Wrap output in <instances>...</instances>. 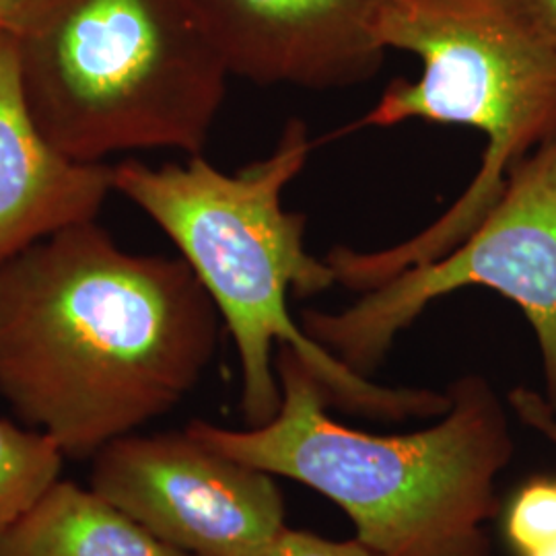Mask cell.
I'll return each instance as SVG.
<instances>
[{
	"instance_id": "cell-9",
	"label": "cell",
	"mask_w": 556,
	"mask_h": 556,
	"mask_svg": "<svg viewBox=\"0 0 556 556\" xmlns=\"http://www.w3.org/2000/svg\"><path fill=\"white\" fill-rule=\"evenodd\" d=\"M114 165L68 160L23 96L17 50L0 34V264L71 225L98 219Z\"/></svg>"
},
{
	"instance_id": "cell-5",
	"label": "cell",
	"mask_w": 556,
	"mask_h": 556,
	"mask_svg": "<svg viewBox=\"0 0 556 556\" xmlns=\"http://www.w3.org/2000/svg\"><path fill=\"white\" fill-rule=\"evenodd\" d=\"M21 85L62 155H202L231 77L190 0H29Z\"/></svg>"
},
{
	"instance_id": "cell-15",
	"label": "cell",
	"mask_w": 556,
	"mask_h": 556,
	"mask_svg": "<svg viewBox=\"0 0 556 556\" xmlns=\"http://www.w3.org/2000/svg\"><path fill=\"white\" fill-rule=\"evenodd\" d=\"M29 0H0V34H13Z\"/></svg>"
},
{
	"instance_id": "cell-8",
	"label": "cell",
	"mask_w": 556,
	"mask_h": 556,
	"mask_svg": "<svg viewBox=\"0 0 556 556\" xmlns=\"http://www.w3.org/2000/svg\"><path fill=\"white\" fill-rule=\"evenodd\" d=\"M231 77L260 87L342 91L369 83L388 52L381 0H190Z\"/></svg>"
},
{
	"instance_id": "cell-14",
	"label": "cell",
	"mask_w": 556,
	"mask_h": 556,
	"mask_svg": "<svg viewBox=\"0 0 556 556\" xmlns=\"http://www.w3.org/2000/svg\"><path fill=\"white\" fill-rule=\"evenodd\" d=\"M509 404L516 410L528 427L536 429L544 438L551 439L556 445V413L553 406L546 402L544 394H538L534 390L516 388L509 392Z\"/></svg>"
},
{
	"instance_id": "cell-16",
	"label": "cell",
	"mask_w": 556,
	"mask_h": 556,
	"mask_svg": "<svg viewBox=\"0 0 556 556\" xmlns=\"http://www.w3.org/2000/svg\"><path fill=\"white\" fill-rule=\"evenodd\" d=\"M540 25L556 41V0H526Z\"/></svg>"
},
{
	"instance_id": "cell-1",
	"label": "cell",
	"mask_w": 556,
	"mask_h": 556,
	"mask_svg": "<svg viewBox=\"0 0 556 556\" xmlns=\"http://www.w3.org/2000/svg\"><path fill=\"white\" fill-rule=\"evenodd\" d=\"M220 324L181 256L71 225L0 264V397L64 457H93L199 386Z\"/></svg>"
},
{
	"instance_id": "cell-13",
	"label": "cell",
	"mask_w": 556,
	"mask_h": 556,
	"mask_svg": "<svg viewBox=\"0 0 556 556\" xmlns=\"http://www.w3.org/2000/svg\"><path fill=\"white\" fill-rule=\"evenodd\" d=\"M264 556H381L355 540L330 538L285 528Z\"/></svg>"
},
{
	"instance_id": "cell-17",
	"label": "cell",
	"mask_w": 556,
	"mask_h": 556,
	"mask_svg": "<svg viewBox=\"0 0 556 556\" xmlns=\"http://www.w3.org/2000/svg\"><path fill=\"white\" fill-rule=\"evenodd\" d=\"M526 556H556V540L555 542H551V544H546V546H542V548H538L534 553H530V555Z\"/></svg>"
},
{
	"instance_id": "cell-2",
	"label": "cell",
	"mask_w": 556,
	"mask_h": 556,
	"mask_svg": "<svg viewBox=\"0 0 556 556\" xmlns=\"http://www.w3.org/2000/svg\"><path fill=\"white\" fill-rule=\"evenodd\" d=\"M314 147L305 119L291 118L273 153L236 174L202 155L160 167L124 160L114 165V192L172 239L213 299L236 342L248 427L278 413L275 355L285 344L318 379L328 406L388 422L439 418L452 404L447 390L394 388L361 376L307 337L289 309V293L316 298L337 287L326 258L305 248V215L282 204Z\"/></svg>"
},
{
	"instance_id": "cell-10",
	"label": "cell",
	"mask_w": 556,
	"mask_h": 556,
	"mask_svg": "<svg viewBox=\"0 0 556 556\" xmlns=\"http://www.w3.org/2000/svg\"><path fill=\"white\" fill-rule=\"evenodd\" d=\"M0 556H190L93 489L56 480L0 538Z\"/></svg>"
},
{
	"instance_id": "cell-12",
	"label": "cell",
	"mask_w": 556,
	"mask_h": 556,
	"mask_svg": "<svg viewBox=\"0 0 556 556\" xmlns=\"http://www.w3.org/2000/svg\"><path fill=\"white\" fill-rule=\"evenodd\" d=\"M505 534L521 556L556 540V478L526 482L507 507Z\"/></svg>"
},
{
	"instance_id": "cell-11",
	"label": "cell",
	"mask_w": 556,
	"mask_h": 556,
	"mask_svg": "<svg viewBox=\"0 0 556 556\" xmlns=\"http://www.w3.org/2000/svg\"><path fill=\"white\" fill-rule=\"evenodd\" d=\"M62 462L48 435L0 418V538L59 480Z\"/></svg>"
},
{
	"instance_id": "cell-7",
	"label": "cell",
	"mask_w": 556,
	"mask_h": 556,
	"mask_svg": "<svg viewBox=\"0 0 556 556\" xmlns=\"http://www.w3.org/2000/svg\"><path fill=\"white\" fill-rule=\"evenodd\" d=\"M91 489L190 556H264L287 528L275 478L186 429L110 441L93 456Z\"/></svg>"
},
{
	"instance_id": "cell-3",
	"label": "cell",
	"mask_w": 556,
	"mask_h": 556,
	"mask_svg": "<svg viewBox=\"0 0 556 556\" xmlns=\"http://www.w3.org/2000/svg\"><path fill=\"white\" fill-rule=\"evenodd\" d=\"M280 406L260 427L192 420L186 431L223 456L330 498L357 540L381 556H493L486 523L516 441L493 383H450V410L415 433L376 435L338 422L318 379L291 346L275 355Z\"/></svg>"
},
{
	"instance_id": "cell-4",
	"label": "cell",
	"mask_w": 556,
	"mask_h": 556,
	"mask_svg": "<svg viewBox=\"0 0 556 556\" xmlns=\"http://www.w3.org/2000/svg\"><path fill=\"white\" fill-rule=\"evenodd\" d=\"M374 38L386 52L415 54L420 77L390 80L337 137L422 119L472 128L484 149L466 190L413 238L376 252L337 245L326 254L337 285L361 295L450 252L495 204L511 167L556 139V41L526 0H381Z\"/></svg>"
},
{
	"instance_id": "cell-6",
	"label": "cell",
	"mask_w": 556,
	"mask_h": 556,
	"mask_svg": "<svg viewBox=\"0 0 556 556\" xmlns=\"http://www.w3.org/2000/svg\"><path fill=\"white\" fill-rule=\"evenodd\" d=\"M491 289L523 312L536 334L544 397L556 413V139L511 167L503 192L443 256L410 266L340 309L301 312V330L365 378L438 299Z\"/></svg>"
}]
</instances>
